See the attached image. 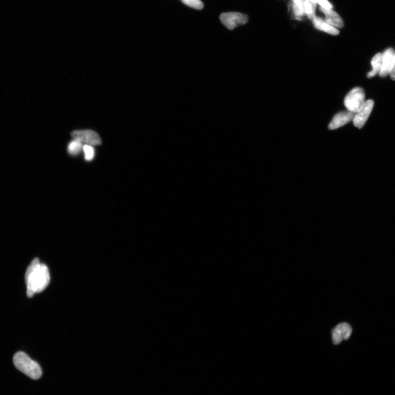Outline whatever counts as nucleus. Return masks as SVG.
<instances>
[{
	"instance_id": "nucleus-1",
	"label": "nucleus",
	"mask_w": 395,
	"mask_h": 395,
	"mask_svg": "<svg viewBox=\"0 0 395 395\" xmlns=\"http://www.w3.org/2000/svg\"><path fill=\"white\" fill-rule=\"evenodd\" d=\"M50 280L49 270L46 264L35 258L28 267L26 274L27 296L32 298L46 290Z\"/></svg>"
},
{
	"instance_id": "nucleus-2",
	"label": "nucleus",
	"mask_w": 395,
	"mask_h": 395,
	"mask_svg": "<svg viewBox=\"0 0 395 395\" xmlns=\"http://www.w3.org/2000/svg\"><path fill=\"white\" fill-rule=\"evenodd\" d=\"M16 368L34 380L40 379L42 375L41 366L24 352L16 353L14 358Z\"/></svg>"
},
{
	"instance_id": "nucleus-3",
	"label": "nucleus",
	"mask_w": 395,
	"mask_h": 395,
	"mask_svg": "<svg viewBox=\"0 0 395 395\" xmlns=\"http://www.w3.org/2000/svg\"><path fill=\"white\" fill-rule=\"evenodd\" d=\"M366 94L362 88H354L346 96L344 104L348 111L357 114L366 103Z\"/></svg>"
},
{
	"instance_id": "nucleus-4",
	"label": "nucleus",
	"mask_w": 395,
	"mask_h": 395,
	"mask_svg": "<svg viewBox=\"0 0 395 395\" xmlns=\"http://www.w3.org/2000/svg\"><path fill=\"white\" fill-rule=\"evenodd\" d=\"M220 20L228 29L232 30L236 27L246 24L249 21V16L237 12L224 13L220 16Z\"/></svg>"
},
{
	"instance_id": "nucleus-5",
	"label": "nucleus",
	"mask_w": 395,
	"mask_h": 395,
	"mask_svg": "<svg viewBox=\"0 0 395 395\" xmlns=\"http://www.w3.org/2000/svg\"><path fill=\"white\" fill-rule=\"evenodd\" d=\"M72 136L82 144L89 146H100L102 141L99 135L92 130L76 131L72 134Z\"/></svg>"
},
{
	"instance_id": "nucleus-6",
	"label": "nucleus",
	"mask_w": 395,
	"mask_h": 395,
	"mask_svg": "<svg viewBox=\"0 0 395 395\" xmlns=\"http://www.w3.org/2000/svg\"><path fill=\"white\" fill-rule=\"evenodd\" d=\"M374 106V102L369 100L366 102L365 104L357 114H355L353 122L355 127L360 129L362 128L372 114Z\"/></svg>"
},
{
	"instance_id": "nucleus-7",
	"label": "nucleus",
	"mask_w": 395,
	"mask_h": 395,
	"mask_svg": "<svg viewBox=\"0 0 395 395\" xmlns=\"http://www.w3.org/2000/svg\"><path fill=\"white\" fill-rule=\"evenodd\" d=\"M352 330L350 325L344 323L338 324L332 332V342L334 345H340L343 340H347L350 338Z\"/></svg>"
},
{
	"instance_id": "nucleus-8",
	"label": "nucleus",
	"mask_w": 395,
	"mask_h": 395,
	"mask_svg": "<svg viewBox=\"0 0 395 395\" xmlns=\"http://www.w3.org/2000/svg\"><path fill=\"white\" fill-rule=\"evenodd\" d=\"M395 60V52L393 48H390L386 50L382 54V63L380 72V76L385 78L390 75Z\"/></svg>"
},
{
	"instance_id": "nucleus-9",
	"label": "nucleus",
	"mask_w": 395,
	"mask_h": 395,
	"mask_svg": "<svg viewBox=\"0 0 395 395\" xmlns=\"http://www.w3.org/2000/svg\"><path fill=\"white\" fill-rule=\"evenodd\" d=\"M354 116L355 114L349 111L340 112L334 116L330 122L329 126L330 130H335L346 126V124L353 121Z\"/></svg>"
},
{
	"instance_id": "nucleus-10",
	"label": "nucleus",
	"mask_w": 395,
	"mask_h": 395,
	"mask_svg": "<svg viewBox=\"0 0 395 395\" xmlns=\"http://www.w3.org/2000/svg\"><path fill=\"white\" fill-rule=\"evenodd\" d=\"M312 20L314 26L316 29L319 30L334 36H338L340 34V30H338L337 28L332 26L328 22H326L320 18L315 16Z\"/></svg>"
},
{
	"instance_id": "nucleus-11",
	"label": "nucleus",
	"mask_w": 395,
	"mask_h": 395,
	"mask_svg": "<svg viewBox=\"0 0 395 395\" xmlns=\"http://www.w3.org/2000/svg\"><path fill=\"white\" fill-rule=\"evenodd\" d=\"M320 10L326 15V22L330 24L336 28H342L344 26V21L335 11L322 8H320Z\"/></svg>"
},
{
	"instance_id": "nucleus-12",
	"label": "nucleus",
	"mask_w": 395,
	"mask_h": 395,
	"mask_svg": "<svg viewBox=\"0 0 395 395\" xmlns=\"http://www.w3.org/2000/svg\"><path fill=\"white\" fill-rule=\"evenodd\" d=\"M382 54H378L374 58L371 62L373 70L368 73V78H372L375 77L378 74H380V71L382 68Z\"/></svg>"
},
{
	"instance_id": "nucleus-13",
	"label": "nucleus",
	"mask_w": 395,
	"mask_h": 395,
	"mask_svg": "<svg viewBox=\"0 0 395 395\" xmlns=\"http://www.w3.org/2000/svg\"><path fill=\"white\" fill-rule=\"evenodd\" d=\"M293 2V12H294L296 18L298 20H301L304 14V0H292Z\"/></svg>"
},
{
	"instance_id": "nucleus-14",
	"label": "nucleus",
	"mask_w": 395,
	"mask_h": 395,
	"mask_svg": "<svg viewBox=\"0 0 395 395\" xmlns=\"http://www.w3.org/2000/svg\"><path fill=\"white\" fill-rule=\"evenodd\" d=\"M317 4L315 0H306L304 1V11H306V14L309 19L313 20L315 18V11Z\"/></svg>"
},
{
	"instance_id": "nucleus-15",
	"label": "nucleus",
	"mask_w": 395,
	"mask_h": 395,
	"mask_svg": "<svg viewBox=\"0 0 395 395\" xmlns=\"http://www.w3.org/2000/svg\"><path fill=\"white\" fill-rule=\"evenodd\" d=\"M84 148L82 144L78 140H74L68 146V152L70 155L76 156L80 154Z\"/></svg>"
},
{
	"instance_id": "nucleus-16",
	"label": "nucleus",
	"mask_w": 395,
	"mask_h": 395,
	"mask_svg": "<svg viewBox=\"0 0 395 395\" xmlns=\"http://www.w3.org/2000/svg\"><path fill=\"white\" fill-rule=\"evenodd\" d=\"M180 1L188 7L196 10H202L204 7V4L200 0H180Z\"/></svg>"
},
{
	"instance_id": "nucleus-17",
	"label": "nucleus",
	"mask_w": 395,
	"mask_h": 395,
	"mask_svg": "<svg viewBox=\"0 0 395 395\" xmlns=\"http://www.w3.org/2000/svg\"><path fill=\"white\" fill-rule=\"evenodd\" d=\"M84 151L86 154V160L88 162H91L94 159L95 151L92 146L86 145L84 146Z\"/></svg>"
},
{
	"instance_id": "nucleus-18",
	"label": "nucleus",
	"mask_w": 395,
	"mask_h": 395,
	"mask_svg": "<svg viewBox=\"0 0 395 395\" xmlns=\"http://www.w3.org/2000/svg\"><path fill=\"white\" fill-rule=\"evenodd\" d=\"M315 1L320 6L321 8L326 10H332L334 8V6L328 0H315Z\"/></svg>"
},
{
	"instance_id": "nucleus-19",
	"label": "nucleus",
	"mask_w": 395,
	"mask_h": 395,
	"mask_svg": "<svg viewBox=\"0 0 395 395\" xmlns=\"http://www.w3.org/2000/svg\"><path fill=\"white\" fill-rule=\"evenodd\" d=\"M390 76L392 78V80L395 81V60Z\"/></svg>"
}]
</instances>
